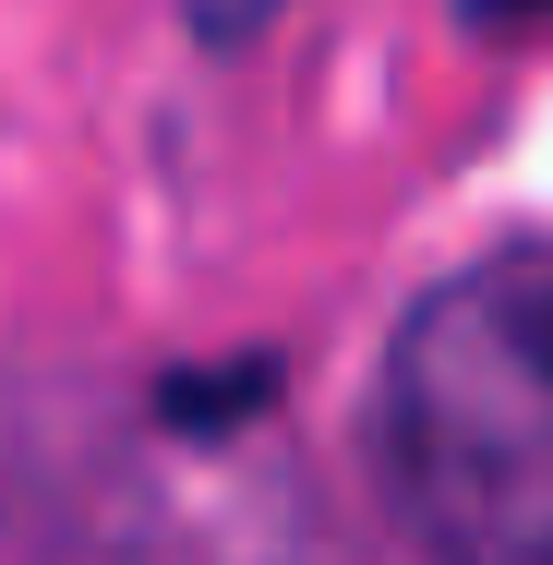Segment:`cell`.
Segmentation results:
<instances>
[{"mask_svg":"<svg viewBox=\"0 0 553 565\" xmlns=\"http://www.w3.org/2000/svg\"><path fill=\"white\" fill-rule=\"evenodd\" d=\"M373 469L434 565H553V241L410 301L373 373Z\"/></svg>","mask_w":553,"mask_h":565,"instance_id":"cell-1","label":"cell"}]
</instances>
